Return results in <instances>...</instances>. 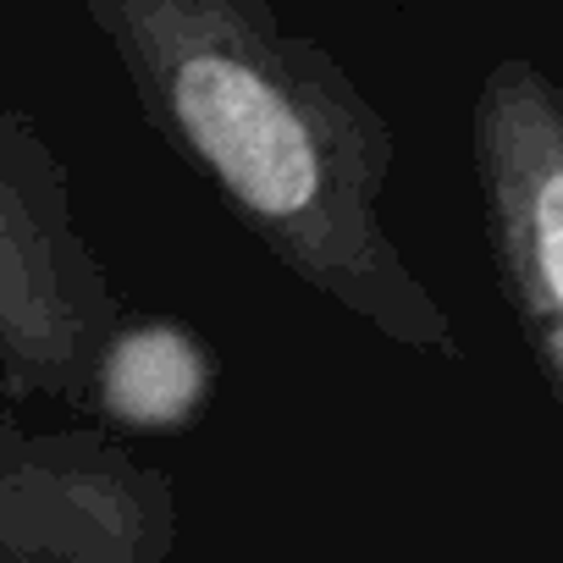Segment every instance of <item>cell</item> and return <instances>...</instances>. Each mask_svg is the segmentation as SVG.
I'll return each mask as SVG.
<instances>
[{
    "label": "cell",
    "mask_w": 563,
    "mask_h": 563,
    "mask_svg": "<svg viewBox=\"0 0 563 563\" xmlns=\"http://www.w3.org/2000/svg\"><path fill=\"white\" fill-rule=\"evenodd\" d=\"M144 122L238 227L382 343L459 360L442 299L387 232L398 133L360 78L265 0H89Z\"/></svg>",
    "instance_id": "1"
},
{
    "label": "cell",
    "mask_w": 563,
    "mask_h": 563,
    "mask_svg": "<svg viewBox=\"0 0 563 563\" xmlns=\"http://www.w3.org/2000/svg\"><path fill=\"white\" fill-rule=\"evenodd\" d=\"M128 305L89 238L45 133L0 100V393L89 409V376Z\"/></svg>",
    "instance_id": "2"
},
{
    "label": "cell",
    "mask_w": 563,
    "mask_h": 563,
    "mask_svg": "<svg viewBox=\"0 0 563 563\" xmlns=\"http://www.w3.org/2000/svg\"><path fill=\"white\" fill-rule=\"evenodd\" d=\"M486 243L536 376L563 409V84L503 56L470 100Z\"/></svg>",
    "instance_id": "3"
},
{
    "label": "cell",
    "mask_w": 563,
    "mask_h": 563,
    "mask_svg": "<svg viewBox=\"0 0 563 563\" xmlns=\"http://www.w3.org/2000/svg\"><path fill=\"white\" fill-rule=\"evenodd\" d=\"M177 486L106 431L0 420V563H172Z\"/></svg>",
    "instance_id": "4"
},
{
    "label": "cell",
    "mask_w": 563,
    "mask_h": 563,
    "mask_svg": "<svg viewBox=\"0 0 563 563\" xmlns=\"http://www.w3.org/2000/svg\"><path fill=\"white\" fill-rule=\"evenodd\" d=\"M216 349L177 316L128 310L106 338L89 409L117 437H188L216 404Z\"/></svg>",
    "instance_id": "5"
}]
</instances>
